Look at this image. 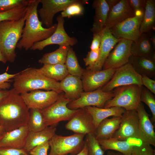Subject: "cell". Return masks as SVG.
Here are the masks:
<instances>
[{"mask_svg": "<svg viewBox=\"0 0 155 155\" xmlns=\"http://www.w3.org/2000/svg\"><path fill=\"white\" fill-rule=\"evenodd\" d=\"M131 155H155V150L151 145L142 142L134 146Z\"/></svg>", "mask_w": 155, "mask_h": 155, "instance_id": "40", "label": "cell"}, {"mask_svg": "<svg viewBox=\"0 0 155 155\" xmlns=\"http://www.w3.org/2000/svg\"><path fill=\"white\" fill-rule=\"evenodd\" d=\"M28 153L24 149L0 147V155H23Z\"/></svg>", "mask_w": 155, "mask_h": 155, "instance_id": "44", "label": "cell"}, {"mask_svg": "<svg viewBox=\"0 0 155 155\" xmlns=\"http://www.w3.org/2000/svg\"><path fill=\"white\" fill-rule=\"evenodd\" d=\"M148 32L141 34L137 40L133 42L131 47V55L155 59V49Z\"/></svg>", "mask_w": 155, "mask_h": 155, "instance_id": "23", "label": "cell"}, {"mask_svg": "<svg viewBox=\"0 0 155 155\" xmlns=\"http://www.w3.org/2000/svg\"><path fill=\"white\" fill-rule=\"evenodd\" d=\"M65 64L69 74L81 78L85 69L80 65L75 53L71 46L68 51Z\"/></svg>", "mask_w": 155, "mask_h": 155, "instance_id": "34", "label": "cell"}, {"mask_svg": "<svg viewBox=\"0 0 155 155\" xmlns=\"http://www.w3.org/2000/svg\"><path fill=\"white\" fill-rule=\"evenodd\" d=\"M3 135H0V140H1V138L2 137V136Z\"/></svg>", "mask_w": 155, "mask_h": 155, "instance_id": "55", "label": "cell"}, {"mask_svg": "<svg viewBox=\"0 0 155 155\" xmlns=\"http://www.w3.org/2000/svg\"><path fill=\"white\" fill-rule=\"evenodd\" d=\"M128 1L135 12L145 10L147 0H128Z\"/></svg>", "mask_w": 155, "mask_h": 155, "instance_id": "45", "label": "cell"}, {"mask_svg": "<svg viewBox=\"0 0 155 155\" xmlns=\"http://www.w3.org/2000/svg\"><path fill=\"white\" fill-rule=\"evenodd\" d=\"M101 39L100 32L93 34V39L90 46L91 50L96 51L99 49Z\"/></svg>", "mask_w": 155, "mask_h": 155, "instance_id": "47", "label": "cell"}, {"mask_svg": "<svg viewBox=\"0 0 155 155\" xmlns=\"http://www.w3.org/2000/svg\"><path fill=\"white\" fill-rule=\"evenodd\" d=\"M139 118V140L155 146V133L153 124L142 102L136 109Z\"/></svg>", "mask_w": 155, "mask_h": 155, "instance_id": "18", "label": "cell"}, {"mask_svg": "<svg viewBox=\"0 0 155 155\" xmlns=\"http://www.w3.org/2000/svg\"><path fill=\"white\" fill-rule=\"evenodd\" d=\"M141 102L146 104L150 108L152 114L151 121L155 122V99L152 93L146 87L142 86L140 96Z\"/></svg>", "mask_w": 155, "mask_h": 155, "instance_id": "38", "label": "cell"}, {"mask_svg": "<svg viewBox=\"0 0 155 155\" xmlns=\"http://www.w3.org/2000/svg\"><path fill=\"white\" fill-rule=\"evenodd\" d=\"M135 15V12L130 6L128 0H120L109 10L104 29H110Z\"/></svg>", "mask_w": 155, "mask_h": 155, "instance_id": "20", "label": "cell"}, {"mask_svg": "<svg viewBox=\"0 0 155 155\" xmlns=\"http://www.w3.org/2000/svg\"><path fill=\"white\" fill-rule=\"evenodd\" d=\"M142 86L132 84L115 88L113 90L114 96L106 103L103 108L115 106L123 108L126 110H136L141 102Z\"/></svg>", "mask_w": 155, "mask_h": 155, "instance_id": "5", "label": "cell"}, {"mask_svg": "<svg viewBox=\"0 0 155 155\" xmlns=\"http://www.w3.org/2000/svg\"><path fill=\"white\" fill-rule=\"evenodd\" d=\"M40 0H30L24 16L25 21L22 37L18 43L16 47L24 49L26 51L30 49L36 42L45 40L49 37L54 32L57 24L51 27L45 28L38 17L37 8Z\"/></svg>", "mask_w": 155, "mask_h": 155, "instance_id": "2", "label": "cell"}, {"mask_svg": "<svg viewBox=\"0 0 155 155\" xmlns=\"http://www.w3.org/2000/svg\"><path fill=\"white\" fill-rule=\"evenodd\" d=\"M84 134L75 133L67 136L54 135L49 140L51 150L48 155H75L82 149L85 141Z\"/></svg>", "mask_w": 155, "mask_h": 155, "instance_id": "6", "label": "cell"}, {"mask_svg": "<svg viewBox=\"0 0 155 155\" xmlns=\"http://www.w3.org/2000/svg\"><path fill=\"white\" fill-rule=\"evenodd\" d=\"M30 155V154H28V153H27V154H24V155Z\"/></svg>", "mask_w": 155, "mask_h": 155, "instance_id": "56", "label": "cell"}, {"mask_svg": "<svg viewBox=\"0 0 155 155\" xmlns=\"http://www.w3.org/2000/svg\"><path fill=\"white\" fill-rule=\"evenodd\" d=\"M102 121L96 129L95 135L98 140L108 139L112 137L118 129L121 121V117L113 116Z\"/></svg>", "mask_w": 155, "mask_h": 155, "instance_id": "29", "label": "cell"}, {"mask_svg": "<svg viewBox=\"0 0 155 155\" xmlns=\"http://www.w3.org/2000/svg\"><path fill=\"white\" fill-rule=\"evenodd\" d=\"M78 0H40L41 8L37 10L38 13L42 24L49 28L53 25L55 15L57 13L63 11L70 5Z\"/></svg>", "mask_w": 155, "mask_h": 155, "instance_id": "17", "label": "cell"}, {"mask_svg": "<svg viewBox=\"0 0 155 155\" xmlns=\"http://www.w3.org/2000/svg\"><path fill=\"white\" fill-rule=\"evenodd\" d=\"M88 1L78 0L66 7L62 11L61 16L63 18H70L74 16L82 15L84 11L83 5L86 3Z\"/></svg>", "mask_w": 155, "mask_h": 155, "instance_id": "36", "label": "cell"}, {"mask_svg": "<svg viewBox=\"0 0 155 155\" xmlns=\"http://www.w3.org/2000/svg\"><path fill=\"white\" fill-rule=\"evenodd\" d=\"M37 69L46 77L57 81H61L69 74L65 64H44Z\"/></svg>", "mask_w": 155, "mask_h": 155, "instance_id": "32", "label": "cell"}, {"mask_svg": "<svg viewBox=\"0 0 155 155\" xmlns=\"http://www.w3.org/2000/svg\"><path fill=\"white\" fill-rule=\"evenodd\" d=\"M116 69L94 71L85 69L81 78L84 92L95 90L106 84L112 78Z\"/></svg>", "mask_w": 155, "mask_h": 155, "instance_id": "16", "label": "cell"}, {"mask_svg": "<svg viewBox=\"0 0 155 155\" xmlns=\"http://www.w3.org/2000/svg\"><path fill=\"white\" fill-rule=\"evenodd\" d=\"M99 54V49L96 51H92L88 52L86 57L83 60L86 69H89L93 67L98 60Z\"/></svg>", "mask_w": 155, "mask_h": 155, "instance_id": "41", "label": "cell"}, {"mask_svg": "<svg viewBox=\"0 0 155 155\" xmlns=\"http://www.w3.org/2000/svg\"><path fill=\"white\" fill-rule=\"evenodd\" d=\"M155 24V1L147 0L140 31V34L149 32L154 29Z\"/></svg>", "mask_w": 155, "mask_h": 155, "instance_id": "31", "label": "cell"}, {"mask_svg": "<svg viewBox=\"0 0 155 155\" xmlns=\"http://www.w3.org/2000/svg\"><path fill=\"white\" fill-rule=\"evenodd\" d=\"M114 95L113 90L104 92L100 88L92 91L83 92L79 98L70 101L67 106L71 110H76L89 106L102 108L106 103Z\"/></svg>", "mask_w": 155, "mask_h": 155, "instance_id": "10", "label": "cell"}, {"mask_svg": "<svg viewBox=\"0 0 155 155\" xmlns=\"http://www.w3.org/2000/svg\"><path fill=\"white\" fill-rule=\"evenodd\" d=\"M91 115L96 129L100 123L104 119L110 116L121 117L126 110L118 107L100 108L95 106L86 107Z\"/></svg>", "mask_w": 155, "mask_h": 155, "instance_id": "28", "label": "cell"}, {"mask_svg": "<svg viewBox=\"0 0 155 155\" xmlns=\"http://www.w3.org/2000/svg\"><path fill=\"white\" fill-rule=\"evenodd\" d=\"M29 109L13 88L0 101V126L5 132L27 125Z\"/></svg>", "mask_w": 155, "mask_h": 155, "instance_id": "1", "label": "cell"}, {"mask_svg": "<svg viewBox=\"0 0 155 155\" xmlns=\"http://www.w3.org/2000/svg\"><path fill=\"white\" fill-rule=\"evenodd\" d=\"M85 135V141L88 148L87 155H104V151L101 147L95 134L90 133Z\"/></svg>", "mask_w": 155, "mask_h": 155, "instance_id": "37", "label": "cell"}, {"mask_svg": "<svg viewBox=\"0 0 155 155\" xmlns=\"http://www.w3.org/2000/svg\"><path fill=\"white\" fill-rule=\"evenodd\" d=\"M150 40L152 44L154 47L155 48V35L154 34H153L150 36Z\"/></svg>", "mask_w": 155, "mask_h": 155, "instance_id": "53", "label": "cell"}, {"mask_svg": "<svg viewBox=\"0 0 155 155\" xmlns=\"http://www.w3.org/2000/svg\"><path fill=\"white\" fill-rule=\"evenodd\" d=\"M25 21L24 16L18 20L0 22V50L7 61H15L16 48L21 38Z\"/></svg>", "mask_w": 155, "mask_h": 155, "instance_id": "4", "label": "cell"}, {"mask_svg": "<svg viewBox=\"0 0 155 155\" xmlns=\"http://www.w3.org/2000/svg\"><path fill=\"white\" fill-rule=\"evenodd\" d=\"M28 108L42 110L56 101L60 94L53 90H36L20 94Z\"/></svg>", "mask_w": 155, "mask_h": 155, "instance_id": "13", "label": "cell"}, {"mask_svg": "<svg viewBox=\"0 0 155 155\" xmlns=\"http://www.w3.org/2000/svg\"><path fill=\"white\" fill-rule=\"evenodd\" d=\"M98 140L101 147L104 151L114 150L124 155H131L134 146L140 143L139 140H135L124 141L113 138Z\"/></svg>", "mask_w": 155, "mask_h": 155, "instance_id": "25", "label": "cell"}, {"mask_svg": "<svg viewBox=\"0 0 155 155\" xmlns=\"http://www.w3.org/2000/svg\"><path fill=\"white\" fill-rule=\"evenodd\" d=\"M30 0H0V13L20 6L28 5Z\"/></svg>", "mask_w": 155, "mask_h": 155, "instance_id": "39", "label": "cell"}, {"mask_svg": "<svg viewBox=\"0 0 155 155\" xmlns=\"http://www.w3.org/2000/svg\"><path fill=\"white\" fill-rule=\"evenodd\" d=\"M128 63L141 76L145 75L151 78H155V59L131 55Z\"/></svg>", "mask_w": 155, "mask_h": 155, "instance_id": "26", "label": "cell"}, {"mask_svg": "<svg viewBox=\"0 0 155 155\" xmlns=\"http://www.w3.org/2000/svg\"><path fill=\"white\" fill-rule=\"evenodd\" d=\"M6 71L3 73L0 74V89L6 90L11 86V85L9 82L11 79H13L18 74V73L13 74H10Z\"/></svg>", "mask_w": 155, "mask_h": 155, "instance_id": "42", "label": "cell"}, {"mask_svg": "<svg viewBox=\"0 0 155 155\" xmlns=\"http://www.w3.org/2000/svg\"><path fill=\"white\" fill-rule=\"evenodd\" d=\"M9 90L0 89V101L8 94Z\"/></svg>", "mask_w": 155, "mask_h": 155, "instance_id": "49", "label": "cell"}, {"mask_svg": "<svg viewBox=\"0 0 155 155\" xmlns=\"http://www.w3.org/2000/svg\"><path fill=\"white\" fill-rule=\"evenodd\" d=\"M141 77L128 63L116 69L111 78L101 89L103 92H109L123 86L132 84L142 86Z\"/></svg>", "mask_w": 155, "mask_h": 155, "instance_id": "8", "label": "cell"}, {"mask_svg": "<svg viewBox=\"0 0 155 155\" xmlns=\"http://www.w3.org/2000/svg\"><path fill=\"white\" fill-rule=\"evenodd\" d=\"M28 5L20 6L7 11L0 13V22L5 21L17 20L24 17Z\"/></svg>", "mask_w": 155, "mask_h": 155, "instance_id": "35", "label": "cell"}, {"mask_svg": "<svg viewBox=\"0 0 155 155\" xmlns=\"http://www.w3.org/2000/svg\"><path fill=\"white\" fill-rule=\"evenodd\" d=\"M133 42L131 40L121 39L109 53L102 69H116L128 63L131 55V47Z\"/></svg>", "mask_w": 155, "mask_h": 155, "instance_id": "14", "label": "cell"}, {"mask_svg": "<svg viewBox=\"0 0 155 155\" xmlns=\"http://www.w3.org/2000/svg\"><path fill=\"white\" fill-rule=\"evenodd\" d=\"M7 61L0 50V62L5 63Z\"/></svg>", "mask_w": 155, "mask_h": 155, "instance_id": "52", "label": "cell"}, {"mask_svg": "<svg viewBox=\"0 0 155 155\" xmlns=\"http://www.w3.org/2000/svg\"><path fill=\"white\" fill-rule=\"evenodd\" d=\"M112 138L121 140L139 139V118L136 110H126L118 129Z\"/></svg>", "mask_w": 155, "mask_h": 155, "instance_id": "11", "label": "cell"}, {"mask_svg": "<svg viewBox=\"0 0 155 155\" xmlns=\"http://www.w3.org/2000/svg\"><path fill=\"white\" fill-rule=\"evenodd\" d=\"M100 33L102 39L98 59L93 67L87 69L94 71L102 70L104 63L109 53L121 39L115 37L109 29H104Z\"/></svg>", "mask_w": 155, "mask_h": 155, "instance_id": "19", "label": "cell"}, {"mask_svg": "<svg viewBox=\"0 0 155 155\" xmlns=\"http://www.w3.org/2000/svg\"><path fill=\"white\" fill-rule=\"evenodd\" d=\"M60 89L65 96L71 101L80 97L84 92L81 78L69 74L59 82Z\"/></svg>", "mask_w": 155, "mask_h": 155, "instance_id": "22", "label": "cell"}, {"mask_svg": "<svg viewBox=\"0 0 155 155\" xmlns=\"http://www.w3.org/2000/svg\"><path fill=\"white\" fill-rule=\"evenodd\" d=\"M49 147V141L46 142L35 147L29 153L31 155H47Z\"/></svg>", "mask_w": 155, "mask_h": 155, "instance_id": "43", "label": "cell"}, {"mask_svg": "<svg viewBox=\"0 0 155 155\" xmlns=\"http://www.w3.org/2000/svg\"><path fill=\"white\" fill-rule=\"evenodd\" d=\"M141 82L143 86H145L152 93L155 94V81L145 75H142Z\"/></svg>", "mask_w": 155, "mask_h": 155, "instance_id": "46", "label": "cell"}, {"mask_svg": "<svg viewBox=\"0 0 155 155\" xmlns=\"http://www.w3.org/2000/svg\"><path fill=\"white\" fill-rule=\"evenodd\" d=\"M56 19L57 27L53 33L48 38L35 43L30 48L31 50L41 51L46 46L54 44L71 46L78 43V40L75 37L69 36L66 32L64 27V18L60 15Z\"/></svg>", "mask_w": 155, "mask_h": 155, "instance_id": "12", "label": "cell"}, {"mask_svg": "<svg viewBox=\"0 0 155 155\" xmlns=\"http://www.w3.org/2000/svg\"><path fill=\"white\" fill-rule=\"evenodd\" d=\"M56 130L55 126H49L40 131L29 132L23 149L29 153L36 146L49 141L56 134Z\"/></svg>", "mask_w": 155, "mask_h": 155, "instance_id": "27", "label": "cell"}, {"mask_svg": "<svg viewBox=\"0 0 155 155\" xmlns=\"http://www.w3.org/2000/svg\"><path fill=\"white\" fill-rule=\"evenodd\" d=\"M71 100L64 94H60L58 99L51 105L42 110L44 121L47 127L54 126L59 122L69 121L78 111L79 109L71 110L67 106Z\"/></svg>", "mask_w": 155, "mask_h": 155, "instance_id": "7", "label": "cell"}, {"mask_svg": "<svg viewBox=\"0 0 155 155\" xmlns=\"http://www.w3.org/2000/svg\"><path fill=\"white\" fill-rule=\"evenodd\" d=\"M144 11L135 12L133 16L126 19L109 29L117 38L136 42L141 34L140 28Z\"/></svg>", "mask_w": 155, "mask_h": 155, "instance_id": "9", "label": "cell"}, {"mask_svg": "<svg viewBox=\"0 0 155 155\" xmlns=\"http://www.w3.org/2000/svg\"><path fill=\"white\" fill-rule=\"evenodd\" d=\"M70 46H59L55 51L44 54L38 61L44 64H65Z\"/></svg>", "mask_w": 155, "mask_h": 155, "instance_id": "30", "label": "cell"}, {"mask_svg": "<svg viewBox=\"0 0 155 155\" xmlns=\"http://www.w3.org/2000/svg\"><path fill=\"white\" fill-rule=\"evenodd\" d=\"M5 133L3 128L0 126V135H3Z\"/></svg>", "mask_w": 155, "mask_h": 155, "instance_id": "54", "label": "cell"}, {"mask_svg": "<svg viewBox=\"0 0 155 155\" xmlns=\"http://www.w3.org/2000/svg\"><path fill=\"white\" fill-rule=\"evenodd\" d=\"M66 129L75 133L85 135L90 133L95 134L96 128L90 114L86 107L79 109L78 111L65 126Z\"/></svg>", "mask_w": 155, "mask_h": 155, "instance_id": "15", "label": "cell"}, {"mask_svg": "<svg viewBox=\"0 0 155 155\" xmlns=\"http://www.w3.org/2000/svg\"><path fill=\"white\" fill-rule=\"evenodd\" d=\"M92 7L95 10V16L91 31L93 34L99 33L105 27V24L109 11L106 0H94Z\"/></svg>", "mask_w": 155, "mask_h": 155, "instance_id": "24", "label": "cell"}, {"mask_svg": "<svg viewBox=\"0 0 155 155\" xmlns=\"http://www.w3.org/2000/svg\"><path fill=\"white\" fill-rule=\"evenodd\" d=\"M29 132L26 125L5 132L0 140V147L23 149Z\"/></svg>", "mask_w": 155, "mask_h": 155, "instance_id": "21", "label": "cell"}, {"mask_svg": "<svg viewBox=\"0 0 155 155\" xmlns=\"http://www.w3.org/2000/svg\"><path fill=\"white\" fill-rule=\"evenodd\" d=\"M27 125L30 132L40 131L47 127L42 110L37 108L30 109L29 119Z\"/></svg>", "mask_w": 155, "mask_h": 155, "instance_id": "33", "label": "cell"}, {"mask_svg": "<svg viewBox=\"0 0 155 155\" xmlns=\"http://www.w3.org/2000/svg\"><path fill=\"white\" fill-rule=\"evenodd\" d=\"M109 7V10L117 4L120 0H106Z\"/></svg>", "mask_w": 155, "mask_h": 155, "instance_id": "48", "label": "cell"}, {"mask_svg": "<svg viewBox=\"0 0 155 155\" xmlns=\"http://www.w3.org/2000/svg\"><path fill=\"white\" fill-rule=\"evenodd\" d=\"M13 79V88L19 94L44 89L60 94L62 91L59 82L45 76L37 69L30 67L18 72Z\"/></svg>", "mask_w": 155, "mask_h": 155, "instance_id": "3", "label": "cell"}, {"mask_svg": "<svg viewBox=\"0 0 155 155\" xmlns=\"http://www.w3.org/2000/svg\"><path fill=\"white\" fill-rule=\"evenodd\" d=\"M87 154L88 148L87 145L85 142V143L82 149L78 153L75 155H87Z\"/></svg>", "mask_w": 155, "mask_h": 155, "instance_id": "50", "label": "cell"}, {"mask_svg": "<svg viewBox=\"0 0 155 155\" xmlns=\"http://www.w3.org/2000/svg\"><path fill=\"white\" fill-rule=\"evenodd\" d=\"M107 155H124L118 152H115L111 151H108L107 152Z\"/></svg>", "mask_w": 155, "mask_h": 155, "instance_id": "51", "label": "cell"}]
</instances>
